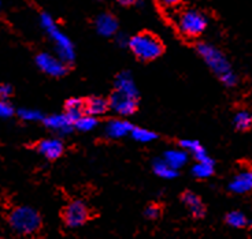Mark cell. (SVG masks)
<instances>
[{"label":"cell","instance_id":"6da1fadb","mask_svg":"<svg viewBox=\"0 0 252 239\" xmlns=\"http://www.w3.org/2000/svg\"><path fill=\"white\" fill-rule=\"evenodd\" d=\"M197 52L204 59V62L208 64V67L220 77V81L227 86H233L236 83V76L227 62V59L220 50H217L215 47L210 44H199Z\"/></svg>","mask_w":252,"mask_h":239},{"label":"cell","instance_id":"7a4b0ae2","mask_svg":"<svg viewBox=\"0 0 252 239\" xmlns=\"http://www.w3.org/2000/svg\"><path fill=\"white\" fill-rule=\"evenodd\" d=\"M8 223L15 233L21 235H32L41 227V217L37 211L29 207L14 208L8 214Z\"/></svg>","mask_w":252,"mask_h":239},{"label":"cell","instance_id":"3957f363","mask_svg":"<svg viewBox=\"0 0 252 239\" xmlns=\"http://www.w3.org/2000/svg\"><path fill=\"white\" fill-rule=\"evenodd\" d=\"M127 45L133 53L143 60H154L162 55L163 45L160 40L150 33H140L129 38Z\"/></svg>","mask_w":252,"mask_h":239},{"label":"cell","instance_id":"277c9868","mask_svg":"<svg viewBox=\"0 0 252 239\" xmlns=\"http://www.w3.org/2000/svg\"><path fill=\"white\" fill-rule=\"evenodd\" d=\"M40 21H41L43 29L48 33L51 40L57 45L58 55L61 57V60H63V62H71L74 59V48H73V44H71L69 37L59 30L57 24L54 22V19L51 18L48 14H43Z\"/></svg>","mask_w":252,"mask_h":239},{"label":"cell","instance_id":"5b68a950","mask_svg":"<svg viewBox=\"0 0 252 239\" xmlns=\"http://www.w3.org/2000/svg\"><path fill=\"white\" fill-rule=\"evenodd\" d=\"M178 26L181 32L190 37H197L200 36L206 27H207V18L203 15L200 11L196 10H187L185 13L181 14Z\"/></svg>","mask_w":252,"mask_h":239},{"label":"cell","instance_id":"8992f818","mask_svg":"<svg viewBox=\"0 0 252 239\" xmlns=\"http://www.w3.org/2000/svg\"><path fill=\"white\" fill-rule=\"evenodd\" d=\"M89 219L88 207L82 201L70 202L67 207L63 209V220L66 226L80 227L85 224Z\"/></svg>","mask_w":252,"mask_h":239},{"label":"cell","instance_id":"52a82bcc","mask_svg":"<svg viewBox=\"0 0 252 239\" xmlns=\"http://www.w3.org/2000/svg\"><path fill=\"white\" fill-rule=\"evenodd\" d=\"M108 106L113 108L114 111L120 115H130L136 111L137 107V99L132 97V96L124 95L120 92H114V95L110 99Z\"/></svg>","mask_w":252,"mask_h":239},{"label":"cell","instance_id":"ba28073f","mask_svg":"<svg viewBox=\"0 0 252 239\" xmlns=\"http://www.w3.org/2000/svg\"><path fill=\"white\" fill-rule=\"evenodd\" d=\"M36 63L40 69L50 76L59 77L66 73V67H64L63 60L52 56L50 53H40L36 59Z\"/></svg>","mask_w":252,"mask_h":239},{"label":"cell","instance_id":"9c48e42d","mask_svg":"<svg viewBox=\"0 0 252 239\" xmlns=\"http://www.w3.org/2000/svg\"><path fill=\"white\" fill-rule=\"evenodd\" d=\"M96 30L100 33L101 36H104V37L113 36L118 30V22H117V19L114 18L111 14H100L96 18Z\"/></svg>","mask_w":252,"mask_h":239},{"label":"cell","instance_id":"30bf717a","mask_svg":"<svg viewBox=\"0 0 252 239\" xmlns=\"http://www.w3.org/2000/svg\"><path fill=\"white\" fill-rule=\"evenodd\" d=\"M181 200H183L184 205L188 208L189 212L193 214L195 217L200 219L206 213V208L203 205L202 200L199 198V195H196L192 191H185L181 195Z\"/></svg>","mask_w":252,"mask_h":239},{"label":"cell","instance_id":"8fae6325","mask_svg":"<svg viewBox=\"0 0 252 239\" xmlns=\"http://www.w3.org/2000/svg\"><path fill=\"white\" fill-rule=\"evenodd\" d=\"M38 152L50 160H55L63 153V144L59 139H44L38 144Z\"/></svg>","mask_w":252,"mask_h":239},{"label":"cell","instance_id":"7c38bea8","mask_svg":"<svg viewBox=\"0 0 252 239\" xmlns=\"http://www.w3.org/2000/svg\"><path fill=\"white\" fill-rule=\"evenodd\" d=\"M44 122H45V126L50 127V129H52V130H55V132H59V133H69L70 130H71L73 125H74V122L70 119L66 113H63V115H52V116H48Z\"/></svg>","mask_w":252,"mask_h":239},{"label":"cell","instance_id":"4fadbf2b","mask_svg":"<svg viewBox=\"0 0 252 239\" xmlns=\"http://www.w3.org/2000/svg\"><path fill=\"white\" fill-rule=\"evenodd\" d=\"M133 126L129 123V122H125V120H111L110 123L106 127V133H107L110 137L113 138H121L126 135L127 133L132 132Z\"/></svg>","mask_w":252,"mask_h":239},{"label":"cell","instance_id":"5bb4252c","mask_svg":"<svg viewBox=\"0 0 252 239\" xmlns=\"http://www.w3.org/2000/svg\"><path fill=\"white\" fill-rule=\"evenodd\" d=\"M230 190L234 193H247L252 187V175L251 172H241L237 176H234V179L230 183Z\"/></svg>","mask_w":252,"mask_h":239},{"label":"cell","instance_id":"9a60e30c","mask_svg":"<svg viewBox=\"0 0 252 239\" xmlns=\"http://www.w3.org/2000/svg\"><path fill=\"white\" fill-rule=\"evenodd\" d=\"M181 146H183L185 151L190 152L197 161H213L207 156L204 148L197 141H195V139H184V141H181Z\"/></svg>","mask_w":252,"mask_h":239},{"label":"cell","instance_id":"2e32d148","mask_svg":"<svg viewBox=\"0 0 252 239\" xmlns=\"http://www.w3.org/2000/svg\"><path fill=\"white\" fill-rule=\"evenodd\" d=\"M108 101L101 99V97H94V99H89L87 103H84V112L88 113V115H101L107 111Z\"/></svg>","mask_w":252,"mask_h":239},{"label":"cell","instance_id":"e0dca14e","mask_svg":"<svg viewBox=\"0 0 252 239\" xmlns=\"http://www.w3.org/2000/svg\"><path fill=\"white\" fill-rule=\"evenodd\" d=\"M117 92L120 93H124V95L132 96V97H136L137 99V88L133 82L132 77L129 74H121L117 80Z\"/></svg>","mask_w":252,"mask_h":239},{"label":"cell","instance_id":"ac0fdd59","mask_svg":"<svg viewBox=\"0 0 252 239\" xmlns=\"http://www.w3.org/2000/svg\"><path fill=\"white\" fill-rule=\"evenodd\" d=\"M163 160L170 165L171 168L178 170L180 167H183L184 164L187 163V153L184 151H169L164 153Z\"/></svg>","mask_w":252,"mask_h":239},{"label":"cell","instance_id":"d6986e66","mask_svg":"<svg viewBox=\"0 0 252 239\" xmlns=\"http://www.w3.org/2000/svg\"><path fill=\"white\" fill-rule=\"evenodd\" d=\"M84 112V101L78 99H70L66 103V115L69 116L73 122H76Z\"/></svg>","mask_w":252,"mask_h":239},{"label":"cell","instance_id":"ffe728a7","mask_svg":"<svg viewBox=\"0 0 252 239\" xmlns=\"http://www.w3.org/2000/svg\"><path fill=\"white\" fill-rule=\"evenodd\" d=\"M96 125H97V120L94 119L92 115H88V113H82L81 116L74 122V126L81 132H91L96 127Z\"/></svg>","mask_w":252,"mask_h":239},{"label":"cell","instance_id":"44dd1931","mask_svg":"<svg viewBox=\"0 0 252 239\" xmlns=\"http://www.w3.org/2000/svg\"><path fill=\"white\" fill-rule=\"evenodd\" d=\"M154 171L155 174L162 178H166V179H170V178H174L177 175V170L171 168L169 164L166 163L164 160H158L154 163Z\"/></svg>","mask_w":252,"mask_h":239},{"label":"cell","instance_id":"7402d4cb","mask_svg":"<svg viewBox=\"0 0 252 239\" xmlns=\"http://www.w3.org/2000/svg\"><path fill=\"white\" fill-rule=\"evenodd\" d=\"M192 172L197 178H208L214 172V163L213 161H197Z\"/></svg>","mask_w":252,"mask_h":239},{"label":"cell","instance_id":"603a6c76","mask_svg":"<svg viewBox=\"0 0 252 239\" xmlns=\"http://www.w3.org/2000/svg\"><path fill=\"white\" fill-rule=\"evenodd\" d=\"M226 223L229 226L234 227V228H243V227H246L248 224V220H247L246 214L237 212V211H233V212L226 214Z\"/></svg>","mask_w":252,"mask_h":239},{"label":"cell","instance_id":"cb8c5ba5","mask_svg":"<svg viewBox=\"0 0 252 239\" xmlns=\"http://www.w3.org/2000/svg\"><path fill=\"white\" fill-rule=\"evenodd\" d=\"M251 123V115H250V112H247V111H240V112L234 116V126L237 127L239 130H247V129H250Z\"/></svg>","mask_w":252,"mask_h":239},{"label":"cell","instance_id":"d4e9b609","mask_svg":"<svg viewBox=\"0 0 252 239\" xmlns=\"http://www.w3.org/2000/svg\"><path fill=\"white\" fill-rule=\"evenodd\" d=\"M132 137L136 141H140V142H150L152 139L157 138V134L155 133L150 132V130H147V129H132Z\"/></svg>","mask_w":252,"mask_h":239},{"label":"cell","instance_id":"484cf974","mask_svg":"<svg viewBox=\"0 0 252 239\" xmlns=\"http://www.w3.org/2000/svg\"><path fill=\"white\" fill-rule=\"evenodd\" d=\"M13 113V107L6 100H0V118H10Z\"/></svg>","mask_w":252,"mask_h":239},{"label":"cell","instance_id":"4316f807","mask_svg":"<svg viewBox=\"0 0 252 239\" xmlns=\"http://www.w3.org/2000/svg\"><path fill=\"white\" fill-rule=\"evenodd\" d=\"M144 213L148 219H158L159 214H160V208L158 207V205H155V204H151V205L147 207Z\"/></svg>","mask_w":252,"mask_h":239},{"label":"cell","instance_id":"83f0119b","mask_svg":"<svg viewBox=\"0 0 252 239\" xmlns=\"http://www.w3.org/2000/svg\"><path fill=\"white\" fill-rule=\"evenodd\" d=\"M19 116L26 120H34L41 118L40 113L36 112V111H31V109H22V111H19Z\"/></svg>","mask_w":252,"mask_h":239},{"label":"cell","instance_id":"f1b7e54d","mask_svg":"<svg viewBox=\"0 0 252 239\" xmlns=\"http://www.w3.org/2000/svg\"><path fill=\"white\" fill-rule=\"evenodd\" d=\"M13 93V89L11 86H8L6 83H1L0 85V100H7Z\"/></svg>","mask_w":252,"mask_h":239},{"label":"cell","instance_id":"f546056e","mask_svg":"<svg viewBox=\"0 0 252 239\" xmlns=\"http://www.w3.org/2000/svg\"><path fill=\"white\" fill-rule=\"evenodd\" d=\"M164 4H167V6H177V4H180V3H183L184 0H162Z\"/></svg>","mask_w":252,"mask_h":239},{"label":"cell","instance_id":"4dcf8cb0","mask_svg":"<svg viewBox=\"0 0 252 239\" xmlns=\"http://www.w3.org/2000/svg\"><path fill=\"white\" fill-rule=\"evenodd\" d=\"M120 4H122V6H132V4H134L137 0H117Z\"/></svg>","mask_w":252,"mask_h":239},{"label":"cell","instance_id":"1f68e13d","mask_svg":"<svg viewBox=\"0 0 252 239\" xmlns=\"http://www.w3.org/2000/svg\"><path fill=\"white\" fill-rule=\"evenodd\" d=\"M0 239H1V238H0Z\"/></svg>","mask_w":252,"mask_h":239}]
</instances>
